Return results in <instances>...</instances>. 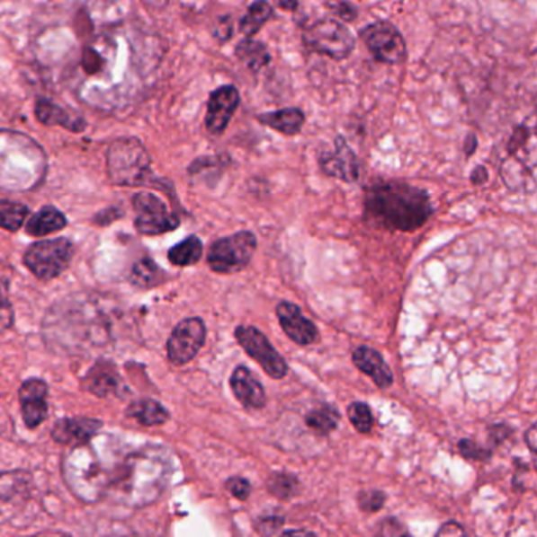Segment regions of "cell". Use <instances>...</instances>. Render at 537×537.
<instances>
[{"label": "cell", "instance_id": "obj_8", "mask_svg": "<svg viewBox=\"0 0 537 537\" xmlns=\"http://www.w3.org/2000/svg\"><path fill=\"white\" fill-rule=\"evenodd\" d=\"M360 38L377 62L396 66L407 60L408 52L404 37L389 21H377L367 24L361 29Z\"/></svg>", "mask_w": 537, "mask_h": 537}, {"label": "cell", "instance_id": "obj_34", "mask_svg": "<svg viewBox=\"0 0 537 537\" xmlns=\"http://www.w3.org/2000/svg\"><path fill=\"white\" fill-rule=\"evenodd\" d=\"M385 505V494L380 490H366L360 494V507L364 513H377Z\"/></svg>", "mask_w": 537, "mask_h": 537}, {"label": "cell", "instance_id": "obj_24", "mask_svg": "<svg viewBox=\"0 0 537 537\" xmlns=\"http://www.w3.org/2000/svg\"><path fill=\"white\" fill-rule=\"evenodd\" d=\"M273 18H274V8L272 4L266 0H255L247 6V12L240 19L238 31H241L243 37L253 38Z\"/></svg>", "mask_w": 537, "mask_h": 537}, {"label": "cell", "instance_id": "obj_14", "mask_svg": "<svg viewBox=\"0 0 537 537\" xmlns=\"http://www.w3.org/2000/svg\"><path fill=\"white\" fill-rule=\"evenodd\" d=\"M325 175L345 182H354L360 176V161L342 137L336 138L335 150L320 156Z\"/></svg>", "mask_w": 537, "mask_h": 537}, {"label": "cell", "instance_id": "obj_43", "mask_svg": "<svg viewBox=\"0 0 537 537\" xmlns=\"http://www.w3.org/2000/svg\"><path fill=\"white\" fill-rule=\"evenodd\" d=\"M524 438H526V444L530 446V450L536 453V425L531 426L530 431L526 432Z\"/></svg>", "mask_w": 537, "mask_h": 537}, {"label": "cell", "instance_id": "obj_37", "mask_svg": "<svg viewBox=\"0 0 537 537\" xmlns=\"http://www.w3.org/2000/svg\"><path fill=\"white\" fill-rule=\"evenodd\" d=\"M459 450H461L463 456L470 457V459H478L479 461V459H486L487 457L486 450H480L479 446H476L470 440H461L459 444Z\"/></svg>", "mask_w": 537, "mask_h": 537}, {"label": "cell", "instance_id": "obj_39", "mask_svg": "<svg viewBox=\"0 0 537 537\" xmlns=\"http://www.w3.org/2000/svg\"><path fill=\"white\" fill-rule=\"evenodd\" d=\"M281 525H282V519L276 520V517L273 515V517H268V519L260 522L259 525H257V532L262 533L264 536H270Z\"/></svg>", "mask_w": 537, "mask_h": 537}, {"label": "cell", "instance_id": "obj_35", "mask_svg": "<svg viewBox=\"0 0 537 537\" xmlns=\"http://www.w3.org/2000/svg\"><path fill=\"white\" fill-rule=\"evenodd\" d=\"M226 489L234 495L235 498L241 501L247 500V497L251 494V484L245 478H230L226 482Z\"/></svg>", "mask_w": 537, "mask_h": 537}, {"label": "cell", "instance_id": "obj_5", "mask_svg": "<svg viewBox=\"0 0 537 537\" xmlns=\"http://www.w3.org/2000/svg\"><path fill=\"white\" fill-rule=\"evenodd\" d=\"M303 44L309 52L329 57L335 62H342L352 56L356 38L341 21L325 18L318 19L304 29Z\"/></svg>", "mask_w": 537, "mask_h": 537}, {"label": "cell", "instance_id": "obj_45", "mask_svg": "<svg viewBox=\"0 0 537 537\" xmlns=\"http://www.w3.org/2000/svg\"><path fill=\"white\" fill-rule=\"evenodd\" d=\"M402 537H411L410 534H404Z\"/></svg>", "mask_w": 537, "mask_h": 537}, {"label": "cell", "instance_id": "obj_20", "mask_svg": "<svg viewBox=\"0 0 537 537\" xmlns=\"http://www.w3.org/2000/svg\"><path fill=\"white\" fill-rule=\"evenodd\" d=\"M35 115L43 125L60 126L71 132H83L87 128V123L83 117L67 110L52 101L45 100V98L37 101Z\"/></svg>", "mask_w": 537, "mask_h": 537}, {"label": "cell", "instance_id": "obj_12", "mask_svg": "<svg viewBox=\"0 0 537 537\" xmlns=\"http://www.w3.org/2000/svg\"><path fill=\"white\" fill-rule=\"evenodd\" d=\"M240 92L235 85H221L210 93L205 128L211 136H222L240 106Z\"/></svg>", "mask_w": 537, "mask_h": 537}, {"label": "cell", "instance_id": "obj_19", "mask_svg": "<svg viewBox=\"0 0 537 537\" xmlns=\"http://www.w3.org/2000/svg\"><path fill=\"white\" fill-rule=\"evenodd\" d=\"M84 387L95 396L106 398L111 394L121 393L123 383H121V375L115 371L114 365L102 360L90 369L89 374L85 375Z\"/></svg>", "mask_w": 537, "mask_h": 537}, {"label": "cell", "instance_id": "obj_40", "mask_svg": "<svg viewBox=\"0 0 537 537\" xmlns=\"http://www.w3.org/2000/svg\"><path fill=\"white\" fill-rule=\"evenodd\" d=\"M487 178H488V173H487V170L484 167H478V169L474 170L473 173H471V182L476 184V186H480V184H484L487 181Z\"/></svg>", "mask_w": 537, "mask_h": 537}, {"label": "cell", "instance_id": "obj_29", "mask_svg": "<svg viewBox=\"0 0 537 537\" xmlns=\"http://www.w3.org/2000/svg\"><path fill=\"white\" fill-rule=\"evenodd\" d=\"M29 207L14 201H0V228L7 232H18L24 225Z\"/></svg>", "mask_w": 537, "mask_h": 537}, {"label": "cell", "instance_id": "obj_22", "mask_svg": "<svg viewBox=\"0 0 537 537\" xmlns=\"http://www.w3.org/2000/svg\"><path fill=\"white\" fill-rule=\"evenodd\" d=\"M67 225H68V220L64 214L58 211V207H45L27 220L26 232L31 236L40 238V236L51 234V233L60 232Z\"/></svg>", "mask_w": 537, "mask_h": 537}, {"label": "cell", "instance_id": "obj_31", "mask_svg": "<svg viewBox=\"0 0 537 537\" xmlns=\"http://www.w3.org/2000/svg\"><path fill=\"white\" fill-rule=\"evenodd\" d=\"M347 415L350 423L361 434H369L373 427V415L371 407L366 402H352L347 407Z\"/></svg>", "mask_w": 537, "mask_h": 537}, {"label": "cell", "instance_id": "obj_10", "mask_svg": "<svg viewBox=\"0 0 537 537\" xmlns=\"http://www.w3.org/2000/svg\"><path fill=\"white\" fill-rule=\"evenodd\" d=\"M133 207L136 213L134 225L142 234L157 236L172 232L180 225L177 216L155 194L139 192L134 195Z\"/></svg>", "mask_w": 537, "mask_h": 537}, {"label": "cell", "instance_id": "obj_41", "mask_svg": "<svg viewBox=\"0 0 537 537\" xmlns=\"http://www.w3.org/2000/svg\"><path fill=\"white\" fill-rule=\"evenodd\" d=\"M274 4L285 12L295 13L300 5V0H274Z\"/></svg>", "mask_w": 537, "mask_h": 537}, {"label": "cell", "instance_id": "obj_21", "mask_svg": "<svg viewBox=\"0 0 537 537\" xmlns=\"http://www.w3.org/2000/svg\"><path fill=\"white\" fill-rule=\"evenodd\" d=\"M257 121L284 136H297L303 129L306 115L298 107H285L274 112L260 113Z\"/></svg>", "mask_w": 537, "mask_h": 537}, {"label": "cell", "instance_id": "obj_44", "mask_svg": "<svg viewBox=\"0 0 537 537\" xmlns=\"http://www.w3.org/2000/svg\"><path fill=\"white\" fill-rule=\"evenodd\" d=\"M281 537H317L314 533L303 532V530H291L281 534Z\"/></svg>", "mask_w": 537, "mask_h": 537}, {"label": "cell", "instance_id": "obj_17", "mask_svg": "<svg viewBox=\"0 0 537 537\" xmlns=\"http://www.w3.org/2000/svg\"><path fill=\"white\" fill-rule=\"evenodd\" d=\"M103 427L102 421L94 418H62L58 419L54 429L52 438L58 444L83 445L100 434Z\"/></svg>", "mask_w": 537, "mask_h": 537}, {"label": "cell", "instance_id": "obj_16", "mask_svg": "<svg viewBox=\"0 0 537 537\" xmlns=\"http://www.w3.org/2000/svg\"><path fill=\"white\" fill-rule=\"evenodd\" d=\"M230 388L241 406L249 410H260L266 406L265 388L260 383L257 375L246 366H237L230 374Z\"/></svg>", "mask_w": 537, "mask_h": 537}, {"label": "cell", "instance_id": "obj_28", "mask_svg": "<svg viewBox=\"0 0 537 537\" xmlns=\"http://www.w3.org/2000/svg\"><path fill=\"white\" fill-rule=\"evenodd\" d=\"M339 419H341V415L337 412V409L331 406H322L316 409V410H310L306 415V425L312 431H316L317 434L327 436L329 432L335 431L336 427L339 426Z\"/></svg>", "mask_w": 537, "mask_h": 537}, {"label": "cell", "instance_id": "obj_25", "mask_svg": "<svg viewBox=\"0 0 537 537\" xmlns=\"http://www.w3.org/2000/svg\"><path fill=\"white\" fill-rule=\"evenodd\" d=\"M127 417L136 419L142 426H161L169 419V412L155 400L134 401L127 409Z\"/></svg>", "mask_w": 537, "mask_h": 537}, {"label": "cell", "instance_id": "obj_9", "mask_svg": "<svg viewBox=\"0 0 537 537\" xmlns=\"http://www.w3.org/2000/svg\"><path fill=\"white\" fill-rule=\"evenodd\" d=\"M235 338L247 356L259 363L272 379L281 381L289 374V365L285 362L284 357L273 348L265 333L259 330L257 327L238 325L235 329Z\"/></svg>", "mask_w": 537, "mask_h": 537}, {"label": "cell", "instance_id": "obj_1", "mask_svg": "<svg viewBox=\"0 0 537 537\" xmlns=\"http://www.w3.org/2000/svg\"><path fill=\"white\" fill-rule=\"evenodd\" d=\"M175 475L171 451L159 445H146L128 451L106 498L128 507L152 505L165 494Z\"/></svg>", "mask_w": 537, "mask_h": 537}, {"label": "cell", "instance_id": "obj_36", "mask_svg": "<svg viewBox=\"0 0 537 537\" xmlns=\"http://www.w3.org/2000/svg\"><path fill=\"white\" fill-rule=\"evenodd\" d=\"M232 33H234V24H232L230 16H222V18H219L218 24H216V29L213 31L216 40L219 43H228V40L232 38Z\"/></svg>", "mask_w": 537, "mask_h": 537}, {"label": "cell", "instance_id": "obj_32", "mask_svg": "<svg viewBox=\"0 0 537 537\" xmlns=\"http://www.w3.org/2000/svg\"><path fill=\"white\" fill-rule=\"evenodd\" d=\"M325 5L328 10L335 13L337 18L342 19L344 22H354L360 14L358 6L354 5L350 0H327Z\"/></svg>", "mask_w": 537, "mask_h": 537}, {"label": "cell", "instance_id": "obj_2", "mask_svg": "<svg viewBox=\"0 0 537 537\" xmlns=\"http://www.w3.org/2000/svg\"><path fill=\"white\" fill-rule=\"evenodd\" d=\"M128 451L114 437L95 436L76 445L64 459V480L79 500L95 503L106 498Z\"/></svg>", "mask_w": 537, "mask_h": 537}, {"label": "cell", "instance_id": "obj_13", "mask_svg": "<svg viewBox=\"0 0 537 537\" xmlns=\"http://www.w3.org/2000/svg\"><path fill=\"white\" fill-rule=\"evenodd\" d=\"M279 325L285 335L298 346H310L318 339L317 325L306 318L303 310L293 302H279L276 306Z\"/></svg>", "mask_w": 537, "mask_h": 537}, {"label": "cell", "instance_id": "obj_33", "mask_svg": "<svg viewBox=\"0 0 537 537\" xmlns=\"http://www.w3.org/2000/svg\"><path fill=\"white\" fill-rule=\"evenodd\" d=\"M7 285L5 281L0 283V331L8 330L14 322L13 306L8 302L7 289L2 291V286Z\"/></svg>", "mask_w": 537, "mask_h": 537}, {"label": "cell", "instance_id": "obj_4", "mask_svg": "<svg viewBox=\"0 0 537 537\" xmlns=\"http://www.w3.org/2000/svg\"><path fill=\"white\" fill-rule=\"evenodd\" d=\"M152 159L134 137L117 138L108 150V173L117 186H147L152 178Z\"/></svg>", "mask_w": 537, "mask_h": 537}, {"label": "cell", "instance_id": "obj_6", "mask_svg": "<svg viewBox=\"0 0 537 537\" xmlns=\"http://www.w3.org/2000/svg\"><path fill=\"white\" fill-rule=\"evenodd\" d=\"M255 251V234L245 230L215 241L210 247L207 263L216 274H237L249 266Z\"/></svg>", "mask_w": 537, "mask_h": 537}, {"label": "cell", "instance_id": "obj_27", "mask_svg": "<svg viewBox=\"0 0 537 537\" xmlns=\"http://www.w3.org/2000/svg\"><path fill=\"white\" fill-rule=\"evenodd\" d=\"M131 283L134 286L142 287V289H150V287L158 286L166 280V274L158 264L155 263L150 258H144L134 264L133 272H131Z\"/></svg>", "mask_w": 537, "mask_h": 537}, {"label": "cell", "instance_id": "obj_15", "mask_svg": "<svg viewBox=\"0 0 537 537\" xmlns=\"http://www.w3.org/2000/svg\"><path fill=\"white\" fill-rule=\"evenodd\" d=\"M22 419L29 429L39 427L48 418V385L41 379H29L20 388Z\"/></svg>", "mask_w": 537, "mask_h": 537}, {"label": "cell", "instance_id": "obj_3", "mask_svg": "<svg viewBox=\"0 0 537 537\" xmlns=\"http://www.w3.org/2000/svg\"><path fill=\"white\" fill-rule=\"evenodd\" d=\"M366 217L391 232H415L434 213L429 195L404 181L375 182L366 189Z\"/></svg>", "mask_w": 537, "mask_h": 537}, {"label": "cell", "instance_id": "obj_26", "mask_svg": "<svg viewBox=\"0 0 537 537\" xmlns=\"http://www.w3.org/2000/svg\"><path fill=\"white\" fill-rule=\"evenodd\" d=\"M203 255V244L197 236H190L184 239L180 244L174 245L167 257L169 261L177 268H190L201 261Z\"/></svg>", "mask_w": 537, "mask_h": 537}, {"label": "cell", "instance_id": "obj_18", "mask_svg": "<svg viewBox=\"0 0 537 537\" xmlns=\"http://www.w3.org/2000/svg\"><path fill=\"white\" fill-rule=\"evenodd\" d=\"M354 365L362 374L371 377L373 383L381 390H386L394 383V374L379 350L369 346L356 348L354 350Z\"/></svg>", "mask_w": 537, "mask_h": 537}, {"label": "cell", "instance_id": "obj_30", "mask_svg": "<svg viewBox=\"0 0 537 537\" xmlns=\"http://www.w3.org/2000/svg\"><path fill=\"white\" fill-rule=\"evenodd\" d=\"M266 488H268V492L274 495L276 498L289 500L293 495H297L300 482H298L297 478L293 475H287V473H274V475L268 478Z\"/></svg>", "mask_w": 537, "mask_h": 537}, {"label": "cell", "instance_id": "obj_38", "mask_svg": "<svg viewBox=\"0 0 537 537\" xmlns=\"http://www.w3.org/2000/svg\"><path fill=\"white\" fill-rule=\"evenodd\" d=\"M435 537H468V534L463 526L455 524V522H449L438 530Z\"/></svg>", "mask_w": 537, "mask_h": 537}, {"label": "cell", "instance_id": "obj_23", "mask_svg": "<svg viewBox=\"0 0 537 537\" xmlns=\"http://www.w3.org/2000/svg\"><path fill=\"white\" fill-rule=\"evenodd\" d=\"M235 57L245 63L254 75L260 69L265 68L272 62V54L266 49L265 44L253 38H245L235 48Z\"/></svg>", "mask_w": 537, "mask_h": 537}, {"label": "cell", "instance_id": "obj_11", "mask_svg": "<svg viewBox=\"0 0 537 537\" xmlns=\"http://www.w3.org/2000/svg\"><path fill=\"white\" fill-rule=\"evenodd\" d=\"M207 339V327L201 318L183 319L175 325L167 339V358L175 366L190 363Z\"/></svg>", "mask_w": 537, "mask_h": 537}, {"label": "cell", "instance_id": "obj_42", "mask_svg": "<svg viewBox=\"0 0 537 537\" xmlns=\"http://www.w3.org/2000/svg\"><path fill=\"white\" fill-rule=\"evenodd\" d=\"M142 4L150 10L161 12V10H165L166 6L169 5V0H142Z\"/></svg>", "mask_w": 537, "mask_h": 537}, {"label": "cell", "instance_id": "obj_7", "mask_svg": "<svg viewBox=\"0 0 537 537\" xmlns=\"http://www.w3.org/2000/svg\"><path fill=\"white\" fill-rule=\"evenodd\" d=\"M73 251L75 249L68 239L39 241L27 249L24 264L40 280H54L70 266Z\"/></svg>", "mask_w": 537, "mask_h": 537}]
</instances>
